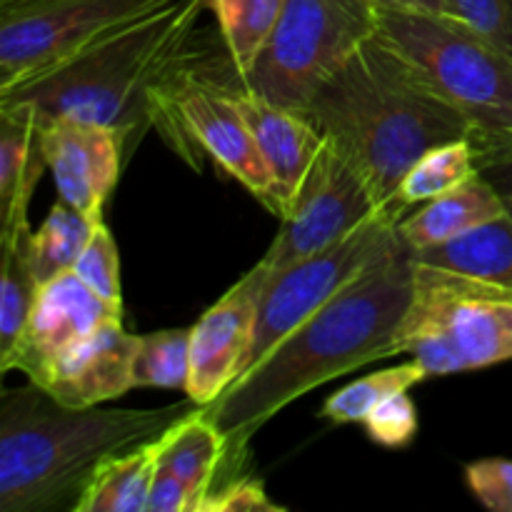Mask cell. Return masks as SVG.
<instances>
[{"label":"cell","mask_w":512,"mask_h":512,"mask_svg":"<svg viewBox=\"0 0 512 512\" xmlns=\"http://www.w3.org/2000/svg\"><path fill=\"white\" fill-rule=\"evenodd\" d=\"M375 35L473 123L475 155L512 150V55L443 13L378 8Z\"/></svg>","instance_id":"obj_5"},{"label":"cell","mask_w":512,"mask_h":512,"mask_svg":"<svg viewBox=\"0 0 512 512\" xmlns=\"http://www.w3.org/2000/svg\"><path fill=\"white\" fill-rule=\"evenodd\" d=\"M30 235L33 230L23 228L18 233L0 238V270H3V285H0V373H5L20 338L25 333L30 313H33L35 298H38L40 283L30 265Z\"/></svg>","instance_id":"obj_22"},{"label":"cell","mask_w":512,"mask_h":512,"mask_svg":"<svg viewBox=\"0 0 512 512\" xmlns=\"http://www.w3.org/2000/svg\"><path fill=\"white\" fill-rule=\"evenodd\" d=\"M508 213L495 185L483 173H475L458 188L415 205L398 220V233L410 250H423L455 238L465 230Z\"/></svg>","instance_id":"obj_18"},{"label":"cell","mask_w":512,"mask_h":512,"mask_svg":"<svg viewBox=\"0 0 512 512\" xmlns=\"http://www.w3.org/2000/svg\"><path fill=\"white\" fill-rule=\"evenodd\" d=\"M368 180L325 138L288 218L280 220L268 253L260 258L265 280L288 265L330 248L380 213Z\"/></svg>","instance_id":"obj_11"},{"label":"cell","mask_w":512,"mask_h":512,"mask_svg":"<svg viewBox=\"0 0 512 512\" xmlns=\"http://www.w3.org/2000/svg\"><path fill=\"white\" fill-rule=\"evenodd\" d=\"M263 285L265 270L258 263L190 328L188 400L215 403L245 373Z\"/></svg>","instance_id":"obj_12"},{"label":"cell","mask_w":512,"mask_h":512,"mask_svg":"<svg viewBox=\"0 0 512 512\" xmlns=\"http://www.w3.org/2000/svg\"><path fill=\"white\" fill-rule=\"evenodd\" d=\"M225 460H228L225 435L208 418L205 405L190 410L158 440V465L183 480L193 495L195 512L203 508Z\"/></svg>","instance_id":"obj_20"},{"label":"cell","mask_w":512,"mask_h":512,"mask_svg":"<svg viewBox=\"0 0 512 512\" xmlns=\"http://www.w3.org/2000/svg\"><path fill=\"white\" fill-rule=\"evenodd\" d=\"M48 168L43 125L20 103H0V238L28 228V205Z\"/></svg>","instance_id":"obj_17"},{"label":"cell","mask_w":512,"mask_h":512,"mask_svg":"<svg viewBox=\"0 0 512 512\" xmlns=\"http://www.w3.org/2000/svg\"><path fill=\"white\" fill-rule=\"evenodd\" d=\"M418 263L398 245L280 340L255 368L235 380L208 418L238 458L270 418L323 383L363 365L400 355V328L415 298Z\"/></svg>","instance_id":"obj_1"},{"label":"cell","mask_w":512,"mask_h":512,"mask_svg":"<svg viewBox=\"0 0 512 512\" xmlns=\"http://www.w3.org/2000/svg\"><path fill=\"white\" fill-rule=\"evenodd\" d=\"M115 318H123V308L93 293L73 270L58 275L40 285L33 313L5 373L20 370L30 383L43 385L65 353Z\"/></svg>","instance_id":"obj_13"},{"label":"cell","mask_w":512,"mask_h":512,"mask_svg":"<svg viewBox=\"0 0 512 512\" xmlns=\"http://www.w3.org/2000/svg\"><path fill=\"white\" fill-rule=\"evenodd\" d=\"M210 0H175L100 35L78 53L0 93L40 120L78 118L105 125L123 138L125 153L153 125V93L205 48L200 18Z\"/></svg>","instance_id":"obj_3"},{"label":"cell","mask_w":512,"mask_h":512,"mask_svg":"<svg viewBox=\"0 0 512 512\" xmlns=\"http://www.w3.org/2000/svg\"><path fill=\"white\" fill-rule=\"evenodd\" d=\"M198 55L180 65L153 93V125L163 138L198 165L193 153H208L220 168L243 183L260 203L270 198V173L248 120L233 95V60Z\"/></svg>","instance_id":"obj_8"},{"label":"cell","mask_w":512,"mask_h":512,"mask_svg":"<svg viewBox=\"0 0 512 512\" xmlns=\"http://www.w3.org/2000/svg\"><path fill=\"white\" fill-rule=\"evenodd\" d=\"M398 220L388 210H380L348 238L288 265L278 275L265 280L245 373L255 368L280 340L288 338L303 320L333 300L345 285L353 283L368 265L403 245Z\"/></svg>","instance_id":"obj_9"},{"label":"cell","mask_w":512,"mask_h":512,"mask_svg":"<svg viewBox=\"0 0 512 512\" xmlns=\"http://www.w3.org/2000/svg\"><path fill=\"white\" fill-rule=\"evenodd\" d=\"M375 8H398V10H420V13H443V0H368Z\"/></svg>","instance_id":"obj_35"},{"label":"cell","mask_w":512,"mask_h":512,"mask_svg":"<svg viewBox=\"0 0 512 512\" xmlns=\"http://www.w3.org/2000/svg\"><path fill=\"white\" fill-rule=\"evenodd\" d=\"M365 430L375 443L385 448H403L418 433V413L410 400L408 390L385 398L368 418L363 420Z\"/></svg>","instance_id":"obj_30"},{"label":"cell","mask_w":512,"mask_h":512,"mask_svg":"<svg viewBox=\"0 0 512 512\" xmlns=\"http://www.w3.org/2000/svg\"><path fill=\"white\" fill-rule=\"evenodd\" d=\"M138 335L123 318L108 320L55 363L40 388L65 408H95L133 390V355Z\"/></svg>","instance_id":"obj_16"},{"label":"cell","mask_w":512,"mask_h":512,"mask_svg":"<svg viewBox=\"0 0 512 512\" xmlns=\"http://www.w3.org/2000/svg\"><path fill=\"white\" fill-rule=\"evenodd\" d=\"M413 258L423 268L512 290V215L503 213L443 243L413 250Z\"/></svg>","instance_id":"obj_19"},{"label":"cell","mask_w":512,"mask_h":512,"mask_svg":"<svg viewBox=\"0 0 512 512\" xmlns=\"http://www.w3.org/2000/svg\"><path fill=\"white\" fill-rule=\"evenodd\" d=\"M283 505L273 503L265 493V485L255 478H238L210 490L200 512H283Z\"/></svg>","instance_id":"obj_32"},{"label":"cell","mask_w":512,"mask_h":512,"mask_svg":"<svg viewBox=\"0 0 512 512\" xmlns=\"http://www.w3.org/2000/svg\"><path fill=\"white\" fill-rule=\"evenodd\" d=\"M400 350L428 378L512 360V290L418 265Z\"/></svg>","instance_id":"obj_6"},{"label":"cell","mask_w":512,"mask_h":512,"mask_svg":"<svg viewBox=\"0 0 512 512\" xmlns=\"http://www.w3.org/2000/svg\"><path fill=\"white\" fill-rule=\"evenodd\" d=\"M378 30L368 0H285L268 40L233 85L303 113L315 90Z\"/></svg>","instance_id":"obj_7"},{"label":"cell","mask_w":512,"mask_h":512,"mask_svg":"<svg viewBox=\"0 0 512 512\" xmlns=\"http://www.w3.org/2000/svg\"><path fill=\"white\" fill-rule=\"evenodd\" d=\"M475 173H478V155H475L473 140L463 138L438 145V148L428 150L398 185L393 200L395 213L403 218L415 205L458 188Z\"/></svg>","instance_id":"obj_23"},{"label":"cell","mask_w":512,"mask_h":512,"mask_svg":"<svg viewBox=\"0 0 512 512\" xmlns=\"http://www.w3.org/2000/svg\"><path fill=\"white\" fill-rule=\"evenodd\" d=\"M43 153L60 200L100 223L123 170V138L90 120L55 118L43 125Z\"/></svg>","instance_id":"obj_14"},{"label":"cell","mask_w":512,"mask_h":512,"mask_svg":"<svg viewBox=\"0 0 512 512\" xmlns=\"http://www.w3.org/2000/svg\"><path fill=\"white\" fill-rule=\"evenodd\" d=\"M475 498L495 512H512V460L485 458L465 468Z\"/></svg>","instance_id":"obj_31"},{"label":"cell","mask_w":512,"mask_h":512,"mask_svg":"<svg viewBox=\"0 0 512 512\" xmlns=\"http://www.w3.org/2000/svg\"><path fill=\"white\" fill-rule=\"evenodd\" d=\"M478 170L495 185L505 208L512 215V150H495V153L478 155Z\"/></svg>","instance_id":"obj_34"},{"label":"cell","mask_w":512,"mask_h":512,"mask_svg":"<svg viewBox=\"0 0 512 512\" xmlns=\"http://www.w3.org/2000/svg\"><path fill=\"white\" fill-rule=\"evenodd\" d=\"M233 83V80H230ZM235 103L248 120L260 155L270 173V198L265 208L280 220L288 218L295 198L318 158L325 135L298 110L275 105L233 85Z\"/></svg>","instance_id":"obj_15"},{"label":"cell","mask_w":512,"mask_h":512,"mask_svg":"<svg viewBox=\"0 0 512 512\" xmlns=\"http://www.w3.org/2000/svg\"><path fill=\"white\" fill-rule=\"evenodd\" d=\"M158 440L100 463L73 512H148Z\"/></svg>","instance_id":"obj_21"},{"label":"cell","mask_w":512,"mask_h":512,"mask_svg":"<svg viewBox=\"0 0 512 512\" xmlns=\"http://www.w3.org/2000/svg\"><path fill=\"white\" fill-rule=\"evenodd\" d=\"M428 378L423 370V365L415 358H410L408 363L398 365V368L380 370V373H370L365 378H358L355 383L345 385L343 390L330 395L325 400L323 410H320V418L330 420L335 425L343 423H363L385 398L395 393H405L413 385L423 383Z\"/></svg>","instance_id":"obj_26"},{"label":"cell","mask_w":512,"mask_h":512,"mask_svg":"<svg viewBox=\"0 0 512 512\" xmlns=\"http://www.w3.org/2000/svg\"><path fill=\"white\" fill-rule=\"evenodd\" d=\"M73 273L88 285L93 293L108 303L123 308V285H120V260H118V245H115L113 233L108 225L100 220L95 223L90 240L85 243L83 253L78 255L73 265Z\"/></svg>","instance_id":"obj_28"},{"label":"cell","mask_w":512,"mask_h":512,"mask_svg":"<svg viewBox=\"0 0 512 512\" xmlns=\"http://www.w3.org/2000/svg\"><path fill=\"white\" fill-rule=\"evenodd\" d=\"M93 228V220L85 218L80 210H75L65 200H58L50 208L43 225L30 235L28 245L30 265H33V273L40 285L73 270Z\"/></svg>","instance_id":"obj_24"},{"label":"cell","mask_w":512,"mask_h":512,"mask_svg":"<svg viewBox=\"0 0 512 512\" xmlns=\"http://www.w3.org/2000/svg\"><path fill=\"white\" fill-rule=\"evenodd\" d=\"M190 380V328L138 335L133 355L135 388L185 390Z\"/></svg>","instance_id":"obj_27"},{"label":"cell","mask_w":512,"mask_h":512,"mask_svg":"<svg viewBox=\"0 0 512 512\" xmlns=\"http://www.w3.org/2000/svg\"><path fill=\"white\" fill-rule=\"evenodd\" d=\"M285 0H210L235 73H245L268 40Z\"/></svg>","instance_id":"obj_25"},{"label":"cell","mask_w":512,"mask_h":512,"mask_svg":"<svg viewBox=\"0 0 512 512\" xmlns=\"http://www.w3.org/2000/svg\"><path fill=\"white\" fill-rule=\"evenodd\" d=\"M148 512H195V503L183 480L175 478L163 465H155L153 485H150Z\"/></svg>","instance_id":"obj_33"},{"label":"cell","mask_w":512,"mask_h":512,"mask_svg":"<svg viewBox=\"0 0 512 512\" xmlns=\"http://www.w3.org/2000/svg\"><path fill=\"white\" fill-rule=\"evenodd\" d=\"M175 0H0V93Z\"/></svg>","instance_id":"obj_10"},{"label":"cell","mask_w":512,"mask_h":512,"mask_svg":"<svg viewBox=\"0 0 512 512\" xmlns=\"http://www.w3.org/2000/svg\"><path fill=\"white\" fill-rule=\"evenodd\" d=\"M445 15L458 18L512 55V0H443Z\"/></svg>","instance_id":"obj_29"},{"label":"cell","mask_w":512,"mask_h":512,"mask_svg":"<svg viewBox=\"0 0 512 512\" xmlns=\"http://www.w3.org/2000/svg\"><path fill=\"white\" fill-rule=\"evenodd\" d=\"M198 408L173 403L153 410L65 408L40 385L0 398V512L75 508L100 463L163 438Z\"/></svg>","instance_id":"obj_4"},{"label":"cell","mask_w":512,"mask_h":512,"mask_svg":"<svg viewBox=\"0 0 512 512\" xmlns=\"http://www.w3.org/2000/svg\"><path fill=\"white\" fill-rule=\"evenodd\" d=\"M303 115L333 140L368 180L380 208L395 218L398 185L428 150L450 140H475L473 123L378 35L315 90Z\"/></svg>","instance_id":"obj_2"}]
</instances>
